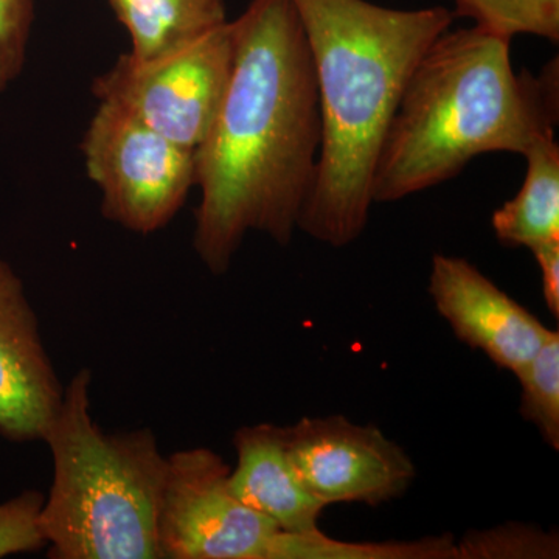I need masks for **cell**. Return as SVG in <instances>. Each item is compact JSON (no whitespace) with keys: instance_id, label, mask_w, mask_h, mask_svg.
<instances>
[{"instance_id":"1","label":"cell","mask_w":559,"mask_h":559,"mask_svg":"<svg viewBox=\"0 0 559 559\" xmlns=\"http://www.w3.org/2000/svg\"><path fill=\"white\" fill-rule=\"evenodd\" d=\"M231 22L234 66L197 150L193 246L229 271L249 231L286 246L314 186L322 116L307 35L290 0H250Z\"/></svg>"},{"instance_id":"2","label":"cell","mask_w":559,"mask_h":559,"mask_svg":"<svg viewBox=\"0 0 559 559\" xmlns=\"http://www.w3.org/2000/svg\"><path fill=\"white\" fill-rule=\"evenodd\" d=\"M290 2L307 35L322 116L318 173L299 230L331 248H345L369 223L374 167L412 70L455 16L447 7Z\"/></svg>"},{"instance_id":"3","label":"cell","mask_w":559,"mask_h":559,"mask_svg":"<svg viewBox=\"0 0 559 559\" xmlns=\"http://www.w3.org/2000/svg\"><path fill=\"white\" fill-rule=\"evenodd\" d=\"M511 39L481 28L441 33L412 70L373 173V204L457 178L489 153L524 156L558 123V58L514 72Z\"/></svg>"},{"instance_id":"4","label":"cell","mask_w":559,"mask_h":559,"mask_svg":"<svg viewBox=\"0 0 559 559\" xmlns=\"http://www.w3.org/2000/svg\"><path fill=\"white\" fill-rule=\"evenodd\" d=\"M92 371L64 388L43 441L53 480L39 525L53 559H160L168 457L151 429L106 433L92 418Z\"/></svg>"},{"instance_id":"5","label":"cell","mask_w":559,"mask_h":559,"mask_svg":"<svg viewBox=\"0 0 559 559\" xmlns=\"http://www.w3.org/2000/svg\"><path fill=\"white\" fill-rule=\"evenodd\" d=\"M231 22L150 60L124 53L92 83L100 103L186 148L198 150L223 103L234 66Z\"/></svg>"},{"instance_id":"6","label":"cell","mask_w":559,"mask_h":559,"mask_svg":"<svg viewBox=\"0 0 559 559\" xmlns=\"http://www.w3.org/2000/svg\"><path fill=\"white\" fill-rule=\"evenodd\" d=\"M84 167L106 219L134 234L164 229L197 187V151L98 102L83 142Z\"/></svg>"},{"instance_id":"7","label":"cell","mask_w":559,"mask_h":559,"mask_svg":"<svg viewBox=\"0 0 559 559\" xmlns=\"http://www.w3.org/2000/svg\"><path fill=\"white\" fill-rule=\"evenodd\" d=\"M230 468L209 448L168 457L159 510L165 559H286L288 532L231 492Z\"/></svg>"},{"instance_id":"8","label":"cell","mask_w":559,"mask_h":559,"mask_svg":"<svg viewBox=\"0 0 559 559\" xmlns=\"http://www.w3.org/2000/svg\"><path fill=\"white\" fill-rule=\"evenodd\" d=\"M283 429L297 476L325 507H380L403 496L417 476L406 451L377 426L331 415Z\"/></svg>"},{"instance_id":"9","label":"cell","mask_w":559,"mask_h":559,"mask_svg":"<svg viewBox=\"0 0 559 559\" xmlns=\"http://www.w3.org/2000/svg\"><path fill=\"white\" fill-rule=\"evenodd\" d=\"M428 290L455 337L499 369L516 373L549 337L550 329L462 257L433 255Z\"/></svg>"},{"instance_id":"10","label":"cell","mask_w":559,"mask_h":559,"mask_svg":"<svg viewBox=\"0 0 559 559\" xmlns=\"http://www.w3.org/2000/svg\"><path fill=\"white\" fill-rule=\"evenodd\" d=\"M62 393L24 283L0 259V437L43 440Z\"/></svg>"},{"instance_id":"11","label":"cell","mask_w":559,"mask_h":559,"mask_svg":"<svg viewBox=\"0 0 559 559\" xmlns=\"http://www.w3.org/2000/svg\"><path fill=\"white\" fill-rule=\"evenodd\" d=\"M237 466L230 469L231 492L283 532H318L326 509L301 484L286 448L282 426H246L234 437Z\"/></svg>"},{"instance_id":"12","label":"cell","mask_w":559,"mask_h":559,"mask_svg":"<svg viewBox=\"0 0 559 559\" xmlns=\"http://www.w3.org/2000/svg\"><path fill=\"white\" fill-rule=\"evenodd\" d=\"M524 183L513 200L492 213L502 245L533 250L559 241V146L555 130L540 132L524 153Z\"/></svg>"},{"instance_id":"13","label":"cell","mask_w":559,"mask_h":559,"mask_svg":"<svg viewBox=\"0 0 559 559\" xmlns=\"http://www.w3.org/2000/svg\"><path fill=\"white\" fill-rule=\"evenodd\" d=\"M139 60L160 57L226 24L224 0H108Z\"/></svg>"},{"instance_id":"14","label":"cell","mask_w":559,"mask_h":559,"mask_svg":"<svg viewBox=\"0 0 559 559\" xmlns=\"http://www.w3.org/2000/svg\"><path fill=\"white\" fill-rule=\"evenodd\" d=\"M454 5L455 17H466L492 35L559 40V0H454Z\"/></svg>"},{"instance_id":"15","label":"cell","mask_w":559,"mask_h":559,"mask_svg":"<svg viewBox=\"0 0 559 559\" xmlns=\"http://www.w3.org/2000/svg\"><path fill=\"white\" fill-rule=\"evenodd\" d=\"M514 374L522 388V417L559 451V331L551 330L538 353Z\"/></svg>"},{"instance_id":"16","label":"cell","mask_w":559,"mask_h":559,"mask_svg":"<svg viewBox=\"0 0 559 559\" xmlns=\"http://www.w3.org/2000/svg\"><path fill=\"white\" fill-rule=\"evenodd\" d=\"M457 559H551L559 557L554 533L525 524L469 530L459 543Z\"/></svg>"},{"instance_id":"17","label":"cell","mask_w":559,"mask_h":559,"mask_svg":"<svg viewBox=\"0 0 559 559\" xmlns=\"http://www.w3.org/2000/svg\"><path fill=\"white\" fill-rule=\"evenodd\" d=\"M46 496L36 489H25L0 503V558L32 554L47 547L39 514Z\"/></svg>"},{"instance_id":"18","label":"cell","mask_w":559,"mask_h":559,"mask_svg":"<svg viewBox=\"0 0 559 559\" xmlns=\"http://www.w3.org/2000/svg\"><path fill=\"white\" fill-rule=\"evenodd\" d=\"M33 20L35 0H0V95L25 68Z\"/></svg>"},{"instance_id":"19","label":"cell","mask_w":559,"mask_h":559,"mask_svg":"<svg viewBox=\"0 0 559 559\" xmlns=\"http://www.w3.org/2000/svg\"><path fill=\"white\" fill-rule=\"evenodd\" d=\"M543 280V296L547 310L559 319V241L547 242L532 250Z\"/></svg>"}]
</instances>
